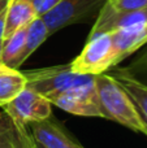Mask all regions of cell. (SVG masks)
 Returning a JSON list of instances; mask_svg holds the SVG:
<instances>
[{"instance_id":"obj_1","label":"cell","mask_w":147,"mask_h":148,"mask_svg":"<svg viewBox=\"0 0 147 148\" xmlns=\"http://www.w3.org/2000/svg\"><path fill=\"white\" fill-rule=\"evenodd\" d=\"M94 82L102 118L115 121L135 133L147 135V127L138 114L134 104L113 77L108 73L98 74L94 77Z\"/></svg>"},{"instance_id":"obj_2","label":"cell","mask_w":147,"mask_h":148,"mask_svg":"<svg viewBox=\"0 0 147 148\" xmlns=\"http://www.w3.org/2000/svg\"><path fill=\"white\" fill-rule=\"evenodd\" d=\"M22 73L26 78V87L43 95L44 97L78 84L87 83L95 77L90 74L74 73L70 68V64L25 70Z\"/></svg>"},{"instance_id":"obj_3","label":"cell","mask_w":147,"mask_h":148,"mask_svg":"<svg viewBox=\"0 0 147 148\" xmlns=\"http://www.w3.org/2000/svg\"><path fill=\"white\" fill-rule=\"evenodd\" d=\"M116 66V55L111 33L98 34L87 39L81 53L70 62V68L78 74H98L107 73Z\"/></svg>"},{"instance_id":"obj_4","label":"cell","mask_w":147,"mask_h":148,"mask_svg":"<svg viewBox=\"0 0 147 148\" xmlns=\"http://www.w3.org/2000/svg\"><path fill=\"white\" fill-rule=\"evenodd\" d=\"M47 99L51 101L52 105H56L57 108L72 114L102 118L94 79L87 83L78 84V86L54 94Z\"/></svg>"},{"instance_id":"obj_5","label":"cell","mask_w":147,"mask_h":148,"mask_svg":"<svg viewBox=\"0 0 147 148\" xmlns=\"http://www.w3.org/2000/svg\"><path fill=\"white\" fill-rule=\"evenodd\" d=\"M107 0H60L48 13L42 16L49 35L73 23L89 20L100 10Z\"/></svg>"},{"instance_id":"obj_6","label":"cell","mask_w":147,"mask_h":148,"mask_svg":"<svg viewBox=\"0 0 147 148\" xmlns=\"http://www.w3.org/2000/svg\"><path fill=\"white\" fill-rule=\"evenodd\" d=\"M13 120L27 126L31 122L43 121L52 116V104L47 97L25 87L14 99L3 107Z\"/></svg>"},{"instance_id":"obj_7","label":"cell","mask_w":147,"mask_h":148,"mask_svg":"<svg viewBox=\"0 0 147 148\" xmlns=\"http://www.w3.org/2000/svg\"><path fill=\"white\" fill-rule=\"evenodd\" d=\"M147 22V7L138 10H117L108 3H104L95 20L89 38L98 34L112 33Z\"/></svg>"},{"instance_id":"obj_8","label":"cell","mask_w":147,"mask_h":148,"mask_svg":"<svg viewBox=\"0 0 147 148\" xmlns=\"http://www.w3.org/2000/svg\"><path fill=\"white\" fill-rule=\"evenodd\" d=\"M27 126H30V134L35 143L43 148H85L54 116L43 121L31 122Z\"/></svg>"},{"instance_id":"obj_9","label":"cell","mask_w":147,"mask_h":148,"mask_svg":"<svg viewBox=\"0 0 147 148\" xmlns=\"http://www.w3.org/2000/svg\"><path fill=\"white\" fill-rule=\"evenodd\" d=\"M109 75L113 77L115 81L126 92L147 127V83L141 81L126 68H116Z\"/></svg>"},{"instance_id":"obj_10","label":"cell","mask_w":147,"mask_h":148,"mask_svg":"<svg viewBox=\"0 0 147 148\" xmlns=\"http://www.w3.org/2000/svg\"><path fill=\"white\" fill-rule=\"evenodd\" d=\"M116 65L147 44V22L111 33Z\"/></svg>"},{"instance_id":"obj_11","label":"cell","mask_w":147,"mask_h":148,"mask_svg":"<svg viewBox=\"0 0 147 148\" xmlns=\"http://www.w3.org/2000/svg\"><path fill=\"white\" fill-rule=\"evenodd\" d=\"M27 126L13 120L5 110L0 112V148H34L35 140Z\"/></svg>"},{"instance_id":"obj_12","label":"cell","mask_w":147,"mask_h":148,"mask_svg":"<svg viewBox=\"0 0 147 148\" xmlns=\"http://www.w3.org/2000/svg\"><path fill=\"white\" fill-rule=\"evenodd\" d=\"M36 17L39 16L29 0H9L5 9L4 39L10 36L20 27L27 26Z\"/></svg>"},{"instance_id":"obj_13","label":"cell","mask_w":147,"mask_h":148,"mask_svg":"<svg viewBox=\"0 0 147 148\" xmlns=\"http://www.w3.org/2000/svg\"><path fill=\"white\" fill-rule=\"evenodd\" d=\"M26 87V78L18 69L0 64V108L14 99Z\"/></svg>"},{"instance_id":"obj_14","label":"cell","mask_w":147,"mask_h":148,"mask_svg":"<svg viewBox=\"0 0 147 148\" xmlns=\"http://www.w3.org/2000/svg\"><path fill=\"white\" fill-rule=\"evenodd\" d=\"M49 36L48 29H47L44 21L42 17H36L34 21H31L26 27V36H25V47H23L22 55L18 61V68L38 49L41 44L44 43L47 38Z\"/></svg>"},{"instance_id":"obj_15","label":"cell","mask_w":147,"mask_h":148,"mask_svg":"<svg viewBox=\"0 0 147 148\" xmlns=\"http://www.w3.org/2000/svg\"><path fill=\"white\" fill-rule=\"evenodd\" d=\"M26 27L23 26L16 30L10 36L4 39L1 49V62L8 68L18 69V61L22 55L23 47H25V36Z\"/></svg>"},{"instance_id":"obj_16","label":"cell","mask_w":147,"mask_h":148,"mask_svg":"<svg viewBox=\"0 0 147 148\" xmlns=\"http://www.w3.org/2000/svg\"><path fill=\"white\" fill-rule=\"evenodd\" d=\"M31 3V5L34 7L36 14L39 17L44 16L46 13H48L51 9H54L57 4L60 3V0H29Z\"/></svg>"},{"instance_id":"obj_17","label":"cell","mask_w":147,"mask_h":148,"mask_svg":"<svg viewBox=\"0 0 147 148\" xmlns=\"http://www.w3.org/2000/svg\"><path fill=\"white\" fill-rule=\"evenodd\" d=\"M7 9V8H5ZM5 9L0 13V40L4 39V31H5Z\"/></svg>"},{"instance_id":"obj_18","label":"cell","mask_w":147,"mask_h":148,"mask_svg":"<svg viewBox=\"0 0 147 148\" xmlns=\"http://www.w3.org/2000/svg\"><path fill=\"white\" fill-rule=\"evenodd\" d=\"M138 64H139L141 66H143V68H146V69H147V52L143 55L142 57H141V60L138 61Z\"/></svg>"},{"instance_id":"obj_19","label":"cell","mask_w":147,"mask_h":148,"mask_svg":"<svg viewBox=\"0 0 147 148\" xmlns=\"http://www.w3.org/2000/svg\"><path fill=\"white\" fill-rule=\"evenodd\" d=\"M8 1H9V0H0V13H1L3 10H4L5 8H7Z\"/></svg>"},{"instance_id":"obj_20","label":"cell","mask_w":147,"mask_h":148,"mask_svg":"<svg viewBox=\"0 0 147 148\" xmlns=\"http://www.w3.org/2000/svg\"><path fill=\"white\" fill-rule=\"evenodd\" d=\"M3 43H4V39L0 40V62H1V49H3ZM3 64V62H1Z\"/></svg>"},{"instance_id":"obj_21","label":"cell","mask_w":147,"mask_h":148,"mask_svg":"<svg viewBox=\"0 0 147 148\" xmlns=\"http://www.w3.org/2000/svg\"><path fill=\"white\" fill-rule=\"evenodd\" d=\"M34 148H43V147H42V146H39L38 143H35V146H34Z\"/></svg>"},{"instance_id":"obj_22","label":"cell","mask_w":147,"mask_h":148,"mask_svg":"<svg viewBox=\"0 0 147 148\" xmlns=\"http://www.w3.org/2000/svg\"><path fill=\"white\" fill-rule=\"evenodd\" d=\"M0 64H1V62H0Z\"/></svg>"}]
</instances>
